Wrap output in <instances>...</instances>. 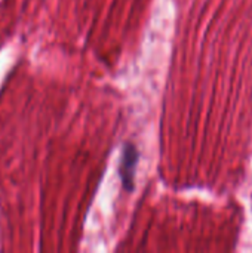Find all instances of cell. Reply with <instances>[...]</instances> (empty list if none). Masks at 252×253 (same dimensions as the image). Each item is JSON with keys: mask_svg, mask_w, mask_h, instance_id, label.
I'll use <instances>...</instances> for the list:
<instances>
[{"mask_svg": "<svg viewBox=\"0 0 252 253\" xmlns=\"http://www.w3.org/2000/svg\"><path fill=\"white\" fill-rule=\"evenodd\" d=\"M137 163H138V151L135 145H126L123 148L122 163H120V178L126 190H134Z\"/></svg>", "mask_w": 252, "mask_h": 253, "instance_id": "obj_1", "label": "cell"}]
</instances>
